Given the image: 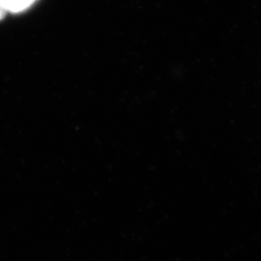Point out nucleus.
<instances>
[{
	"mask_svg": "<svg viewBox=\"0 0 261 261\" xmlns=\"http://www.w3.org/2000/svg\"><path fill=\"white\" fill-rule=\"evenodd\" d=\"M36 0H8L6 9L8 12L18 13L29 8Z\"/></svg>",
	"mask_w": 261,
	"mask_h": 261,
	"instance_id": "obj_1",
	"label": "nucleus"
},
{
	"mask_svg": "<svg viewBox=\"0 0 261 261\" xmlns=\"http://www.w3.org/2000/svg\"><path fill=\"white\" fill-rule=\"evenodd\" d=\"M8 11L5 8V6L0 2V19H3Z\"/></svg>",
	"mask_w": 261,
	"mask_h": 261,
	"instance_id": "obj_2",
	"label": "nucleus"
},
{
	"mask_svg": "<svg viewBox=\"0 0 261 261\" xmlns=\"http://www.w3.org/2000/svg\"><path fill=\"white\" fill-rule=\"evenodd\" d=\"M7 1H8V0H0V2L5 6V8H6V3H7Z\"/></svg>",
	"mask_w": 261,
	"mask_h": 261,
	"instance_id": "obj_3",
	"label": "nucleus"
}]
</instances>
